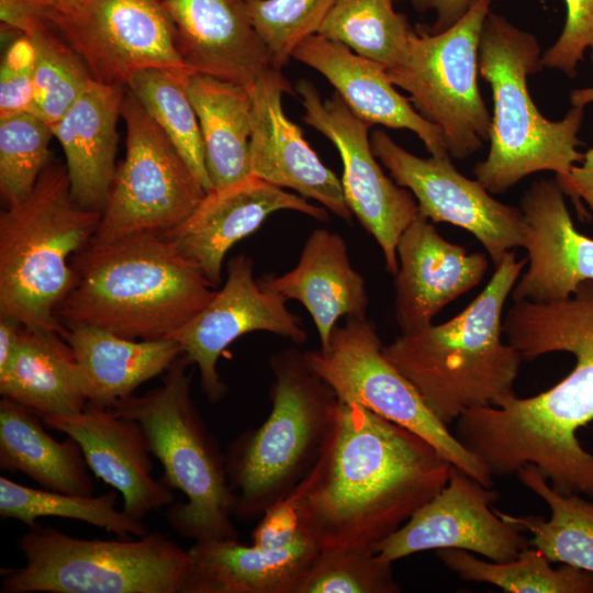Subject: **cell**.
Wrapping results in <instances>:
<instances>
[{
  "instance_id": "1",
  "label": "cell",
  "mask_w": 593,
  "mask_h": 593,
  "mask_svg": "<svg viewBox=\"0 0 593 593\" xmlns=\"http://www.w3.org/2000/svg\"><path fill=\"white\" fill-rule=\"evenodd\" d=\"M503 334L523 360L567 351L577 363L537 395L514 394L497 406L468 410L456 421L455 436L492 475H511L532 463L555 491L593 497V455L575 435L593 421V280L562 301L514 302Z\"/></svg>"
},
{
  "instance_id": "2",
  "label": "cell",
  "mask_w": 593,
  "mask_h": 593,
  "mask_svg": "<svg viewBox=\"0 0 593 593\" xmlns=\"http://www.w3.org/2000/svg\"><path fill=\"white\" fill-rule=\"evenodd\" d=\"M450 468L414 432L338 399L318 458L291 494L321 550L374 551L445 486Z\"/></svg>"
},
{
  "instance_id": "3",
  "label": "cell",
  "mask_w": 593,
  "mask_h": 593,
  "mask_svg": "<svg viewBox=\"0 0 593 593\" xmlns=\"http://www.w3.org/2000/svg\"><path fill=\"white\" fill-rule=\"evenodd\" d=\"M70 264L75 282L56 313L63 326H96L131 339L168 338L216 293L164 234L88 245Z\"/></svg>"
},
{
  "instance_id": "4",
  "label": "cell",
  "mask_w": 593,
  "mask_h": 593,
  "mask_svg": "<svg viewBox=\"0 0 593 593\" xmlns=\"http://www.w3.org/2000/svg\"><path fill=\"white\" fill-rule=\"evenodd\" d=\"M526 259L508 251L488 284L452 318L401 333L384 356L414 385L447 427L477 406H497L515 394L521 354L503 342V310Z\"/></svg>"
},
{
  "instance_id": "5",
  "label": "cell",
  "mask_w": 593,
  "mask_h": 593,
  "mask_svg": "<svg viewBox=\"0 0 593 593\" xmlns=\"http://www.w3.org/2000/svg\"><path fill=\"white\" fill-rule=\"evenodd\" d=\"M478 64L492 90L494 110L490 150L473 168L475 179L490 193H503L524 177L549 170L563 191L572 167L584 157L577 150L584 111L573 107L562 120L550 121L535 105L527 78L544 68L537 38L489 12Z\"/></svg>"
},
{
  "instance_id": "6",
  "label": "cell",
  "mask_w": 593,
  "mask_h": 593,
  "mask_svg": "<svg viewBox=\"0 0 593 593\" xmlns=\"http://www.w3.org/2000/svg\"><path fill=\"white\" fill-rule=\"evenodd\" d=\"M100 219L75 202L66 166L48 163L31 194L0 214V317L61 335L56 313L75 282L70 261Z\"/></svg>"
},
{
  "instance_id": "7",
  "label": "cell",
  "mask_w": 593,
  "mask_h": 593,
  "mask_svg": "<svg viewBox=\"0 0 593 593\" xmlns=\"http://www.w3.org/2000/svg\"><path fill=\"white\" fill-rule=\"evenodd\" d=\"M271 411L257 428L230 445L225 468L233 517L261 516L289 496L316 462L338 398L309 366L304 353L287 348L270 359Z\"/></svg>"
},
{
  "instance_id": "8",
  "label": "cell",
  "mask_w": 593,
  "mask_h": 593,
  "mask_svg": "<svg viewBox=\"0 0 593 593\" xmlns=\"http://www.w3.org/2000/svg\"><path fill=\"white\" fill-rule=\"evenodd\" d=\"M190 365L182 354L160 385L143 395L132 394L111 410L142 426L152 455L164 468L163 480L184 494L186 502L168 507L170 526L194 541L237 539L225 456L192 401Z\"/></svg>"
},
{
  "instance_id": "9",
  "label": "cell",
  "mask_w": 593,
  "mask_h": 593,
  "mask_svg": "<svg viewBox=\"0 0 593 593\" xmlns=\"http://www.w3.org/2000/svg\"><path fill=\"white\" fill-rule=\"evenodd\" d=\"M29 528L18 542L25 566L1 569V593H186L190 553L163 533L87 540Z\"/></svg>"
},
{
  "instance_id": "10",
  "label": "cell",
  "mask_w": 593,
  "mask_h": 593,
  "mask_svg": "<svg viewBox=\"0 0 593 593\" xmlns=\"http://www.w3.org/2000/svg\"><path fill=\"white\" fill-rule=\"evenodd\" d=\"M492 0L475 4L441 33L411 31L400 61L385 69L394 86L444 133L448 154L463 159L489 141L491 118L478 87L479 43Z\"/></svg>"
},
{
  "instance_id": "11",
  "label": "cell",
  "mask_w": 593,
  "mask_h": 593,
  "mask_svg": "<svg viewBox=\"0 0 593 593\" xmlns=\"http://www.w3.org/2000/svg\"><path fill=\"white\" fill-rule=\"evenodd\" d=\"M376 324L367 317L336 325L326 348L304 351L310 368L342 401L356 403L424 438L486 488L493 475L430 412L414 385L388 360Z\"/></svg>"
},
{
  "instance_id": "12",
  "label": "cell",
  "mask_w": 593,
  "mask_h": 593,
  "mask_svg": "<svg viewBox=\"0 0 593 593\" xmlns=\"http://www.w3.org/2000/svg\"><path fill=\"white\" fill-rule=\"evenodd\" d=\"M125 156L89 245L143 234H165L184 221L206 191L177 148L126 88L122 103Z\"/></svg>"
},
{
  "instance_id": "13",
  "label": "cell",
  "mask_w": 593,
  "mask_h": 593,
  "mask_svg": "<svg viewBox=\"0 0 593 593\" xmlns=\"http://www.w3.org/2000/svg\"><path fill=\"white\" fill-rule=\"evenodd\" d=\"M48 25L101 83L126 86L149 68L189 70L161 0H78L52 14Z\"/></svg>"
},
{
  "instance_id": "14",
  "label": "cell",
  "mask_w": 593,
  "mask_h": 593,
  "mask_svg": "<svg viewBox=\"0 0 593 593\" xmlns=\"http://www.w3.org/2000/svg\"><path fill=\"white\" fill-rule=\"evenodd\" d=\"M295 91L305 110L303 121L337 148L343 161L340 181L346 203L380 246L385 270L395 276L398 243L418 216L414 195L383 172L368 135L370 124L356 116L337 92L322 101L316 87L306 79L298 81Z\"/></svg>"
},
{
  "instance_id": "15",
  "label": "cell",
  "mask_w": 593,
  "mask_h": 593,
  "mask_svg": "<svg viewBox=\"0 0 593 593\" xmlns=\"http://www.w3.org/2000/svg\"><path fill=\"white\" fill-rule=\"evenodd\" d=\"M370 141L374 156L391 178L414 195L419 215L433 223L446 222L471 233L494 266L513 248L523 247L521 208L491 197L477 179L459 172L449 155L417 157L382 130L374 131Z\"/></svg>"
},
{
  "instance_id": "16",
  "label": "cell",
  "mask_w": 593,
  "mask_h": 593,
  "mask_svg": "<svg viewBox=\"0 0 593 593\" xmlns=\"http://www.w3.org/2000/svg\"><path fill=\"white\" fill-rule=\"evenodd\" d=\"M497 493L451 465L445 486L423 504L374 552L390 562L432 549H462L506 562L530 546L523 529L500 517Z\"/></svg>"
},
{
  "instance_id": "17",
  "label": "cell",
  "mask_w": 593,
  "mask_h": 593,
  "mask_svg": "<svg viewBox=\"0 0 593 593\" xmlns=\"http://www.w3.org/2000/svg\"><path fill=\"white\" fill-rule=\"evenodd\" d=\"M287 300L260 286L254 261L238 255L227 264V279L213 299L168 338L177 342L197 365L206 398L215 403L227 392L217 372V361L230 344L244 334L265 331L301 345L307 339L300 318Z\"/></svg>"
},
{
  "instance_id": "18",
  "label": "cell",
  "mask_w": 593,
  "mask_h": 593,
  "mask_svg": "<svg viewBox=\"0 0 593 593\" xmlns=\"http://www.w3.org/2000/svg\"><path fill=\"white\" fill-rule=\"evenodd\" d=\"M178 53L194 72L251 91L281 74L249 19L245 0H161Z\"/></svg>"
},
{
  "instance_id": "19",
  "label": "cell",
  "mask_w": 593,
  "mask_h": 593,
  "mask_svg": "<svg viewBox=\"0 0 593 593\" xmlns=\"http://www.w3.org/2000/svg\"><path fill=\"white\" fill-rule=\"evenodd\" d=\"M563 194L557 179H540L522 198L528 268L512 290L514 302L562 301L593 280V239L575 228Z\"/></svg>"
},
{
  "instance_id": "20",
  "label": "cell",
  "mask_w": 593,
  "mask_h": 593,
  "mask_svg": "<svg viewBox=\"0 0 593 593\" xmlns=\"http://www.w3.org/2000/svg\"><path fill=\"white\" fill-rule=\"evenodd\" d=\"M281 210L328 220L324 208L250 175L235 184L208 192L184 221L164 235L217 288L230 248L259 228L270 214Z\"/></svg>"
},
{
  "instance_id": "21",
  "label": "cell",
  "mask_w": 593,
  "mask_h": 593,
  "mask_svg": "<svg viewBox=\"0 0 593 593\" xmlns=\"http://www.w3.org/2000/svg\"><path fill=\"white\" fill-rule=\"evenodd\" d=\"M283 92L294 94L282 74L261 80L249 91L253 101L250 175L316 200L335 215L350 221L353 213L342 181L311 148L301 128L284 114Z\"/></svg>"
},
{
  "instance_id": "22",
  "label": "cell",
  "mask_w": 593,
  "mask_h": 593,
  "mask_svg": "<svg viewBox=\"0 0 593 593\" xmlns=\"http://www.w3.org/2000/svg\"><path fill=\"white\" fill-rule=\"evenodd\" d=\"M41 418L79 444L89 469L123 495L131 517L142 521L174 502L170 486L152 477V452L137 422L89 402L78 414Z\"/></svg>"
},
{
  "instance_id": "23",
  "label": "cell",
  "mask_w": 593,
  "mask_h": 593,
  "mask_svg": "<svg viewBox=\"0 0 593 593\" xmlns=\"http://www.w3.org/2000/svg\"><path fill=\"white\" fill-rule=\"evenodd\" d=\"M396 254L394 316L401 333L432 324L446 305L478 286L489 268L484 254L445 239L419 214L401 235Z\"/></svg>"
},
{
  "instance_id": "24",
  "label": "cell",
  "mask_w": 593,
  "mask_h": 593,
  "mask_svg": "<svg viewBox=\"0 0 593 593\" xmlns=\"http://www.w3.org/2000/svg\"><path fill=\"white\" fill-rule=\"evenodd\" d=\"M291 57L322 74L363 122L410 130L422 139L432 156L449 155L443 131L394 89L385 68L379 63L320 34L304 38Z\"/></svg>"
},
{
  "instance_id": "25",
  "label": "cell",
  "mask_w": 593,
  "mask_h": 593,
  "mask_svg": "<svg viewBox=\"0 0 593 593\" xmlns=\"http://www.w3.org/2000/svg\"><path fill=\"white\" fill-rule=\"evenodd\" d=\"M261 287L299 301L310 313L324 349L340 317H367L363 277L351 266L344 238L325 228L306 239L298 265L281 276L258 279Z\"/></svg>"
},
{
  "instance_id": "26",
  "label": "cell",
  "mask_w": 593,
  "mask_h": 593,
  "mask_svg": "<svg viewBox=\"0 0 593 593\" xmlns=\"http://www.w3.org/2000/svg\"><path fill=\"white\" fill-rule=\"evenodd\" d=\"M125 90L94 80L52 127L65 154L71 195L83 209H104L116 170V123Z\"/></svg>"
},
{
  "instance_id": "27",
  "label": "cell",
  "mask_w": 593,
  "mask_h": 593,
  "mask_svg": "<svg viewBox=\"0 0 593 593\" xmlns=\"http://www.w3.org/2000/svg\"><path fill=\"white\" fill-rule=\"evenodd\" d=\"M310 537L286 548L244 545L237 539L194 541L186 593H296L320 552Z\"/></svg>"
},
{
  "instance_id": "28",
  "label": "cell",
  "mask_w": 593,
  "mask_h": 593,
  "mask_svg": "<svg viewBox=\"0 0 593 593\" xmlns=\"http://www.w3.org/2000/svg\"><path fill=\"white\" fill-rule=\"evenodd\" d=\"M64 328L61 336L74 353L88 402L105 409L165 373L183 354L170 338L131 339L89 325Z\"/></svg>"
},
{
  "instance_id": "29",
  "label": "cell",
  "mask_w": 593,
  "mask_h": 593,
  "mask_svg": "<svg viewBox=\"0 0 593 593\" xmlns=\"http://www.w3.org/2000/svg\"><path fill=\"white\" fill-rule=\"evenodd\" d=\"M0 394L41 417L70 416L88 403L74 353L55 331L22 326L15 354L0 372Z\"/></svg>"
},
{
  "instance_id": "30",
  "label": "cell",
  "mask_w": 593,
  "mask_h": 593,
  "mask_svg": "<svg viewBox=\"0 0 593 593\" xmlns=\"http://www.w3.org/2000/svg\"><path fill=\"white\" fill-rule=\"evenodd\" d=\"M38 414L2 396L0 401V468L22 472L43 489L92 496L93 479L79 444L52 437Z\"/></svg>"
},
{
  "instance_id": "31",
  "label": "cell",
  "mask_w": 593,
  "mask_h": 593,
  "mask_svg": "<svg viewBox=\"0 0 593 593\" xmlns=\"http://www.w3.org/2000/svg\"><path fill=\"white\" fill-rule=\"evenodd\" d=\"M183 85L195 111L213 189L250 176L251 96L244 87L186 71Z\"/></svg>"
},
{
  "instance_id": "32",
  "label": "cell",
  "mask_w": 593,
  "mask_h": 593,
  "mask_svg": "<svg viewBox=\"0 0 593 593\" xmlns=\"http://www.w3.org/2000/svg\"><path fill=\"white\" fill-rule=\"evenodd\" d=\"M528 490L546 502L550 517L512 515L496 508L503 519L528 530L533 547L550 562H561L593 573V502L580 494L564 495L555 491L539 469L528 463L516 471Z\"/></svg>"
},
{
  "instance_id": "33",
  "label": "cell",
  "mask_w": 593,
  "mask_h": 593,
  "mask_svg": "<svg viewBox=\"0 0 593 593\" xmlns=\"http://www.w3.org/2000/svg\"><path fill=\"white\" fill-rule=\"evenodd\" d=\"M437 556L461 580L490 583L508 593H593V573L563 563L553 569L535 547L506 562H488L452 548L439 549Z\"/></svg>"
},
{
  "instance_id": "34",
  "label": "cell",
  "mask_w": 593,
  "mask_h": 593,
  "mask_svg": "<svg viewBox=\"0 0 593 593\" xmlns=\"http://www.w3.org/2000/svg\"><path fill=\"white\" fill-rule=\"evenodd\" d=\"M116 499L118 491L82 496L34 489L0 478V515L4 519H16L31 527L37 518L54 516L91 524L122 539L146 535L147 529L142 521L115 508Z\"/></svg>"
},
{
  "instance_id": "35",
  "label": "cell",
  "mask_w": 593,
  "mask_h": 593,
  "mask_svg": "<svg viewBox=\"0 0 593 593\" xmlns=\"http://www.w3.org/2000/svg\"><path fill=\"white\" fill-rule=\"evenodd\" d=\"M186 71L144 69L128 80L126 88L164 131L208 193L213 187L199 121L183 85Z\"/></svg>"
},
{
  "instance_id": "36",
  "label": "cell",
  "mask_w": 593,
  "mask_h": 593,
  "mask_svg": "<svg viewBox=\"0 0 593 593\" xmlns=\"http://www.w3.org/2000/svg\"><path fill=\"white\" fill-rule=\"evenodd\" d=\"M411 31L393 0H337L317 34L390 69L400 61Z\"/></svg>"
},
{
  "instance_id": "37",
  "label": "cell",
  "mask_w": 593,
  "mask_h": 593,
  "mask_svg": "<svg viewBox=\"0 0 593 593\" xmlns=\"http://www.w3.org/2000/svg\"><path fill=\"white\" fill-rule=\"evenodd\" d=\"M27 35L35 53L31 113L53 127L96 79L83 58L49 25Z\"/></svg>"
},
{
  "instance_id": "38",
  "label": "cell",
  "mask_w": 593,
  "mask_h": 593,
  "mask_svg": "<svg viewBox=\"0 0 593 593\" xmlns=\"http://www.w3.org/2000/svg\"><path fill=\"white\" fill-rule=\"evenodd\" d=\"M52 126L25 112L0 120V192L8 206L25 200L48 164Z\"/></svg>"
},
{
  "instance_id": "39",
  "label": "cell",
  "mask_w": 593,
  "mask_h": 593,
  "mask_svg": "<svg viewBox=\"0 0 593 593\" xmlns=\"http://www.w3.org/2000/svg\"><path fill=\"white\" fill-rule=\"evenodd\" d=\"M392 562L369 549L320 550L296 593H399Z\"/></svg>"
},
{
  "instance_id": "40",
  "label": "cell",
  "mask_w": 593,
  "mask_h": 593,
  "mask_svg": "<svg viewBox=\"0 0 593 593\" xmlns=\"http://www.w3.org/2000/svg\"><path fill=\"white\" fill-rule=\"evenodd\" d=\"M336 1L245 0L251 24L280 70L304 38L317 34Z\"/></svg>"
},
{
  "instance_id": "41",
  "label": "cell",
  "mask_w": 593,
  "mask_h": 593,
  "mask_svg": "<svg viewBox=\"0 0 593 593\" xmlns=\"http://www.w3.org/2000/svg\"><path fill=\"white\" fill-rule=\"evenodd\" d=\"M35 53L27 34L16 33L1 60L0 120L32 111Z\"/></svg>"
},
{
  "instance_id": "42",
  "label": "cell",
  "mask_w": 593,
  "mask_h": 593,
  "mask_svg": "<svg viewBox=\"0 0 593 593\" xmlns=\"http://www.w3.org/2000/svg\"><path fill=\"white\" fill-rule=\"evenodd\" d=\"M564 26L556 43L541 56V65L572 78L586 49H591L593 64V0H564Z\"/></svg>"
},
{
  "instance_id": "43",
  "label": "cell",
  "mask_w": 593,
  "mask_h": 593,
  "mask_svg": "<svg viewBox=\"0 0 593 593\" xmlns=\"http://www.w3.org/2000/svg\"><path fill=\"white\" fill-rule=\"evenodd\" d=\"M309 537L301 524L298 504L290 494L268 507L251 533V544L262 548H286Z\"/></svg>"
},
{
  "instance_id": "44",
  "label": "cell",
  "mask_w": 593,
  "mask_h": 593,
  "mask_svg": "<svg viewBox=\"0 0 593 593\" xmlns=\"http://www.w3.org/2000/svg\"><path fill=\"white\" fill-rule=\"evenodd\" d=\"M47 18L42 0H0V20L5 30L30 34L48 25Z\"/></svg>"
},
{
  "instance_id": "45",
  "label": "cell",
  "mask_w": 593,
  "mask_h": 593,
  "mask_svg": "<svg viewBox=\"0 0 593 593\" xmlns=\"http://www.w3.org/2000/svg\"><path fill=\"white\" fill-rule=\"evenodd\" d=\"M482 0H410L413 8L424 13L433 10L436 13V19L430 33H441L463 19L467 13Z\"/></svg>"
},
{
  "instance_id": "46",
  "label": "cell",
  "mask_w": 593,
  "mask_h": 593,
  "mask_svg": "<svg viewBox=\"0 0 593 593\" xmlns=\"http://www.w3.org/2000/svg\"><path fill=\"white\" fill-rule=\"evenodd\" d=\"M563 193L572 199L580 217L586 215L581 201H584L593 213V147L584 153L580 166L572 167Z\"/></svg>"
},
{
  "instance_id": "47",
  "label": "cell",
  "mask_w": 593,
  "mask_h": 593,
  "mask_svg": "<svg viewBox=\"0 0 593 593\" xmlns=\"http://www.w3.org/2000/svg\"><path fill=\"white\" fill-rule=\"evenodd\" d=\"M22 324L9 317H0V372L11 362L20 340Z\"/></svg>"
},
{
  "instance_id": "48",
  "label": "cell",
  "mask_w": 593,
  "mask_h": 593,
  "mask_svg": "<svg viewBox=\"0 0 593 593\" xmlns=\"http://www.w3.org/2000/svg\"><path fill=\"white\" fill-rule=\"evenodd\" d=\"M570 101L572 107L584 108L593 102V87L574 89L570 92Z\"/></svg>"
},
{
  "instance_id": "49",
  "label": "cell",
  "mask_w": 593,
  "mask_h": 593,
  "mask_svg": "<svg viewBox=\"0 0 593 593\" xmlns=\"http://www.w3.org/2000/svg\"><path fill=\"white\" fill-rule=\"evenodd\" d=\"M78 0H42L47 10V21L51 15L60 11H64L75 4Z\"/></svg>"
}]
</instances>
